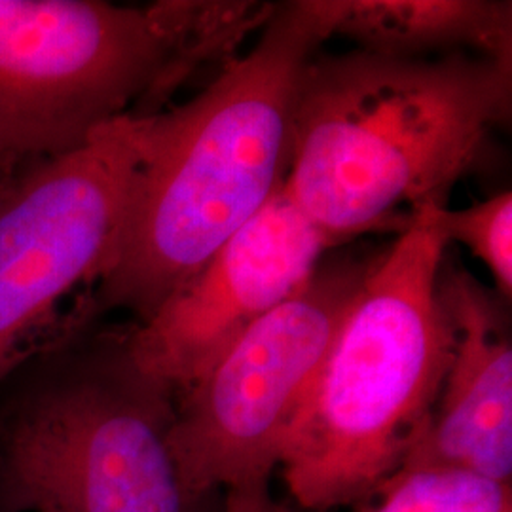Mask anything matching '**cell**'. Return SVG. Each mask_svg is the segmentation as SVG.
<instances>
[{
	"mask_svg": "<svg viewBox=\"0 0 512 512\" xmlns=\"http://www.w3.org/2000/svg\"><path fill=\"white\" fill-rule=\"evenodd\" d=\"M279 2L162 0L150 4L164 37V67L129 116L147 118L169 109L171 99L207 69L224 71L239 48L260 33Z\"/></svg>",
	"mask_w": 512,
	"mask_h": 512,
	"instance_id": "cell-11",
	"label": "cell"
},
{
	"mask_svg": "<svg viewBox=\"0 0 512 512\" xmlns=\"http://www.w3.org/2000/svg\"><path fill=\"white\" fill-rule=\"evenodd\" d=\"M512 61L315 55L300 80L285 188L340 247L446 207L511 120Z\"/></svg>",
	"mask_w": 512,
	"mask_h": 512,
	"instance_id": "cell-2",
	"label": "cell"
},
{
	"mask_svg": "<svg viewBox=\"0 0 512 512\" xmlns=\"http://www.w3.org/2000/svg\"><path fill=\"white\" fill-rule=\"evenodd\" d=\"M222 512H291L270 492V482L226 490Z\"/></svg>",
	"mask_w": 512,
	"mask_h": 512,
	"instance_id": "cell-14",
	"label": "cell"
},
{
	"mask_svg": "<svg viewBox=\"0 0 512 512\" xmlns=\"http://www.w3.org/2000/svg\"><path fill=\"white\" fill-rule=\"evenodd\" d=\"M357 512H512V484L448 467H401Z\"/></svg>",
	"mask_w": 512,
	"mask_h": 512,
	"instance_id": "cell-12",
	"label": "cell"
},
{
	"mask_svg": "<svg viewBox=\"0 0 512 512\" xmlns=\"http://www.w3.org/2000/svg\"><path fill=\"white\" fill-rule=\"evenodd\" d=\"M330 37L389 57L473 54L512 61L509 0H327Z\"/></svg>",
	"mask_w": 512,
	"mask_h": 512,
	"instance_id": "cell-10",
	"label": "cell"
},
{
	"mask_svg": "<svg viewBox=\"0 0 512 512\" xmlns=\"http://www.w3.org/2000/svg\"><path fill=\"white\" fill-rule=\"evenodd\" d=\"M173 420L128 329L61 325L0 382V512H194Z\"/></svg>",
	"mask_w": 512,
	"mask_h": 512,
	"instance_id": "cell-4",
	"label": "cell"
},
{
	"mask_svg": "<svg viewBox=\"0 0 512 512\" xmlns=\"http://www.w3.org/2000/svg\"><path fill=\"white\" fill-rule=\"evenodd\" d=\"M431 217L446 243L458 241L494 279V293L509 306L512 298V192L503 190L465 209L433 207Z\"/></svg>",
	"mask_w": 512,
	"mask_h": 512,
	"instance_id": "cell-13",
	"label": "cell"
},
{
	"mask_svg": "<svg viewBox=\"0 0 512 512\" xmlns=\"http://www.w3.org/2000/svg\"><path fill=\"white\" fill-rule=\"evenodd\" d=\"M330 38L327 0L279 2L249 54L194 99L135 118L139 160L107 264L82 302L92 319L162 306L279 190L300 80Z\"/></svg>",
	"mask_w": 512,
	"mask_h": 512,
	"instance_id": "cell-1",
	"label": "cell"
},
{
	"mask_svg": "<svg viewBox=\"0 0 512 512\" xmlns=\"http://www.w3.org/2000/svg\"><path fill=\"white\" fill-rule=\"evenodd\" d=\"M33 165H19L0 158V203L12 192L19 179L31 169Z\"/></svg>",
	"mask_w": 512,
	"mask_h": 512,
	"instance_id": "cell-15",
	"label": "cell"
},
{
	"mask_svg": "<svg viewBox=\"0 0 512 512\" xmlns=\"http://www.w3.org/2000/svg\"><path fill=\"white\" fill-rule=\"evenodd\" d=\"M452 353L420 439L401 467H448L512 484V344L505 302L467 270L437 281Z\"/></svg>",
	"mask_w": 512,
	"mask_h": 512,
	"instance_id": "cell-9",
	"label": "cell"
},
{
	"mask_svg": "<svg viewBox=\"0 0 512 512\" xmlns=\"http://www.w3.org/2000/svg\"><path fill=\"white\" fill-rule=\"evenodd\" d=\"M336 249L279 190L162 306L128 329L148 376L181 393L262 317L291 298Z\"/></svg>",
	"mask_w": 512,
	"mask_h": 512,
	"instance_id": "cell-8",
	"label": "cell"
},
{
	"mask_svg": "<svg viewBox=\"0 0 512 512\" xmlns=\"http://www.w3.org/2000/svg\"><path fill=\"white\" fill-rule=\"evenodd\" d=\"M139 160L133 116L33 165L0 203V382L61 304L103 272Z\"/></svg>",
	"mask_w": 512,
	"mask_h": 512,
	"instance_id": "cell-7",
	"label": "cell"
},
{
	"mask_svg": "<svg viewBox=\"0 0 512 512\" xmlns=\"http://www.w3.org/2000/svg\"><path fill=\"white\" fill-rule=\"evenodd\" d=\"M164 67L150 6L0 0V158L71 154L131 114Z\"/></svg>",
	"mask_w": 512,
	"mask_h": 512,
	"instance_id": "cell-6",
	"label": "cell"
},
{
	"mask_svg": "<svg viewBox=\"0 0 512 512\" xmlns=\"http://www.w3.org/2000/svg\"><path fill=\"white\" fill-rule=\"evenodd\" d=\"M374 260L325 256L291 298L175 395L169 442L192 499L270 482L294 416Z\"/></svg>",
	"mask_w": 512,
	"mask_h": 512,
	"instance_id": "cell-5",
	"label": "cell"
},
{
	"mask_svg": "<svg viewBox=\"0 0 512 512\" xmlns=\"http://www.w3.org/2000/svg\"><path fill=\"white\" fill-rule=\"evenodd\" d=\"M431 209L376 255L294 416L279 469L308 511L357 505L401 469L437 401L452 327Z\"/></svg>",
	"mask_w": 512,
	"mask_h": 512,
	"instance_id": "cell-3",
	"label": "cell"
}]
</instances>
